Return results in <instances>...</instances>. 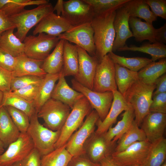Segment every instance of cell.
Here are the masks:
<instances>
[{
  "mask_svg": "<svg viewBox=\"0 0 166 166\" xmlns=\"http://www.w3.org/2000/svg\"><path fill=\"white\" fill-rule=\"evenodd\" d=\"M145 1L156 17L166 19V0H145Z\"/></svg>",
  "mask_w": 166,
  "mask_h": 166,
  "instance_id": "f6af8a7d",
  "label": "cell"
},
{
  "mask_svg": "<svg viewBox=\"0 0 166 166\" xmlns=\"http://www.w3.org/2000/svg\"><path fill=\"white\" fill-rule=\"evenodd\" d=\"M12 77V72L0 66V90L4 93L10 91V84Z\"/></svg>",
  "mask_w": 166,
  "mask_h": 166,
  "instance_id": "7dc6e473",
  "label": "cell"
},
{
  "mask_svg": "<svg viewBox=\"0 0 166 166\" xmlns=\"http://www.w3.org/2000/svg\"><path fill=\"white\" fill-rule=\"evenodd\" d=\"M92 7L95 15L116 11L129 0H83Z\"/></svg>",
  "mask_w": 166,
  "mask_h": 166,
  "instance_id": "f35d334b",
  "label": "cell"
},
{
  "mask_svg": "<svg viewBox=\"0 0 166 166\" xmlns=\"http://www.w3.org/2000/svg\"><path fill=\"white\" fill-rule=\"evenodd\" d=\"M113 92V100L107 115L103 121L99 119L97 122V127L95 132L97 134L106 132L116 122L117 117L121 112L132 108L118 90Z\"/></svg>",
  "mask_w": 166,
  "mask_h": 166,
  "instance_id": "d6986e66",
  "label": "cell"
},
{
  "mask_svg": "<svg viewBox=\"0 0 166 166\" xmlns=\"http://www.w3.org/2000/svg\"><path fill=\"white\" fill-rule=\"evenodd\" d=\"M73 26L65 18L53 12L45 16L38 24L33 31V35L44 33L57 37Z\"/></svg>",
  "mask_w": 166,
  "mask_h": 166,
  "instance_id": "ac0fdd59",
  "label": "cell"
},
{
  "mask_svg": "<svg viewBox=\"0 0 166 166\" xmlns=\"http://www.w3.org/2000/svg\"><path fill=\"white\" fill-rule=\"evenodd\" d=\"M116 14V11H113L95 15L91 22L94 31L95 57L99 62L104 56L112 51L116 35L113 25Z\"/></svg>",
  "mask_w": 166,
  "mask_h": 166,
  "instance_id": "6da1fadb",
  "label": "cell"
},
{
  "mask_svg": "<svg viewBox=\"0 0 166 166\" xmlns=\"http://www.w3.org/2000/svg\"><path fill=\"white\" fill-rule=\"evenodd\" d=\"M130 15L123 6L116 10L113 25L116 35L112 52H115L126 45L127 40L133 37L129 24Z\"/></svg>",
  "mask_w": 166,
  "mask_h": 166,
  "instance_id": "ffe728a7",
  "label": "cell"
},
{
  "mask_svg": "<svg viewBox=\"0 0 166 166\" xmlns=\"http://www.w3.org/2000/svg\"><path fill=\"white\" fill-rule=\"evenodd\" d=\"M4 144L0 139V155L4 152Z\"/></svg>",
  "mask_w": 166,
  "mask_h": 166,
  "instance_id": "6f0895ef",
  "label": "cell"
},
{
  "mask_svg": "<svg viewBox=\"0 0 166 166\" xmlns=\"http://www.w3.org/2000/svg\"><path fill=\"white\" fill-rule=\"evenodd\" d=\"M100 163L103 164L105 166H118L112 160L110 156L102 160Z\"/></svg>",
  "mask_w": 166,
  "mask_h": 166,
  "instance_id": "11a10c76",
  "label": "cell"
},
{
  "mask_svg": "<svg viewBox=\"0 0 166 166\" xmlns=\"http://www.w3.org/2000/svg\"><path fill=\"white\" fill-rule=\"evenodd\" d=\"M43 78L32 75L13 77L10 84V91H14L30 85L40 83L43 81Z\"/></svg>",
  "mask_w": 166,
  "mask_h": 166,
  "instance_id": "60d3db41",
  "label": "cell"
},
{
  "mask_svg": "<svg viewBox=\"0 0 166 166\" xmlns=\"http://www.w3.org/2000/svg\"><path fill=\"white\" fill-rule=\"evenodd\" d=\"M41 156L34 148L21 161L22 166H41Z\"/></svg>",
  "mask_w": 166,
  "mask_h": 166,
  "instance_id": "681fc988",
  "label": "cell"
},
{
  "mask_svg": "<svg viewBox=\"0 0 166 166\" xmlns=\"http://www.w3.org/2000/svg\"><path fill=\"white\" fill-rule=\"evenodd\" d=\"M147 140L152 143L163 137L166 127V113L150 112L140 125Z\"/></svg>",
  "mask_w": 166,
  "mask_h": 166,
  "instance_id": "e0dca14e",
  "label": "cell"
},
{
  "mask_svg": "<svg viewBox=\"0 0 166 166\" xmlns=\"http://www.w3.org/2000/svg\"><path fill=\"white\" fill-rule=\"evenodd\" d=\"M117 144L113 140L108 141L105 133L99 134L95 131L85 144L84 154L93 162L100 163L114 152Z\"/></svg>",
  "mask_w": 166,
  "mask_h": 166,
  "instance_id": "5bb4252c",
  "label": "cell"
},
{
  "mask_svg": "<svg viewBox=\"0 0 166 166\" xmlns=\"http://www.w3.org/2000/svg\"><path fill=\"white\" fill-rule=\"evenodd\" d=\"M73 156L66 149V144L41 157V166H67Z\"/></svg>",
  "mask_w": 166,
  "mask_h": 166,
  "instance_id": "836d02e7",
  "label": "cell"
},
{
  "mask_svg": "<svg viewBox=\"0 0 166 166\" xmlns=\"http://www.w3.org/2000/svg\"><path fill=\"white\" fill-rule=\"evenodd\" d=\"M151 145L147 140L137 141L121 152H114L110 157L118 166L145 165Z\"/></svg>",
  "mask_w": 166,
  "mask_h": 166,
  "instance_id": "ba28073f",
  "label": "cell"
},
{
  "mask_svg": "<svg viewBox=\"0 0 166 166\" xmlns=\"http://www.w3.org/2000/svg\"><path fill=\"white\" fill-rule=\"evenodd\" d=\"M53 12V6L49 2L39 5L32 9H24L19 13L9 17L17 29L14 34L22 42L31 29L45 16Z\"/></svg>",
  "mask_w": 166,
  "mask_h": 166,
  "instance_id": "277c9868",
  "label": "cell"
},
{
  "mask_svg": "<svg viewBox=\"0 0 166 166\" xmlns=\"http://www.w3.org/2000/svg\"><path fill=\"white\" fill-rule=\"evenodd\" d=\"M34 148L33 141L27 133H21L0 155V166H11L23 160Z\"/></svg>",
  "mask_w": 166,
  "mask_h": 166,
  "instance_id": "4fadbf2b",
  "label": "cell"
},
{
  "mask_svg": "<svg viewBox=\"0 0 166 166\" xmlns=\"http://www.w3.org/2000/svg\"><path fill=\"white\" fill-rule=\"evenodd\" d=\"M156 90L153 92V95L159 93L166 92V74H164L155 81Z\"/></svg>",
  "mask_w": 166,
  "mask_h": 166,
  "instance_id": "816d5d0a",
  "label": "cell"
},
{
  "mask_svg": "<svg viewBox=\"0 0 166 166\" xmlns=\"http://www.w3.org/2000/svg\"><path fill=\"white\" fill-rule=\"evenodd\" d=\"M17 57L13 56L0 47V66L12 72L14 69Z\"/></svg>",
  "mask_w": 166,
  "mask_h": 166,
  "instance_id": "bcb514c9",
  "label": "cell"
},
{
  "mask_svg": "<svg viewBox=\"0 0 166 166\" xmlns=\"http://www.w3.org/2000/svg\"><path fill=\"white\" fill-rule=\"evenodd\" d=\"M43 60H36L24 55L17 57L13 77L32 75L44 77L47 74L42 68Z\"/></svg>",
  "mask_w": 166,
  "mask_h": 166,
  "instance_id": "7402d4cb",
  "label": "cell"
},
{
  "mask_svg": "<svg viewBox=\"0 0 166 166\" xmlns=\"http://www.w3.org/2000/svg\"><path fill=\"white\" fill-rule=\"evenodd\" d=\"M21 132L13 122L6 107H0V139L5 148L16 140Z\"/></svg>",
  "mask_w": 166,
  "mask_h": 166,
  "instance_id": "603a6c76",
  "label": "cell"
},
{
  "mask_svg": "<svg viewBox=\"0 0 166 166\" xmlns=\"http://www.w3.org/2000/svg\"><path fill=\"white\" fill-rule=\"evenodd\" d=\"M92 108L84 96L75 103L61 130L59 137L55 144V149L67 143L71 136L82 125L85 117L90 113Z\"/></svg>",
  "mask_w": 166,
  "mask_h": 166,
  "instance_id": "5b68a950",
  "label": "cell"
},
{
  "mask_svg": "<svg viewBox=\"0 0 166 166\" xmlns=\"http://www.w3.org/2000/svg\"><path fill=\"white\" fill-rule=\"evenodd\" d=\"M108 54L114 64H117L131 71L138 72L152 62L151 59L136 57H127L117 55L111 51Z\"/></svg>",
  "mask_w": 166,
  "mask_h": 166,
  "instance_id": "d590c367",
  "label": "cell"
},
{
  "mask_svg": "<svg viewBox=\"0 0 166 166\" xmlns=\"http://www.w3.org/2000/svg\"><path fill=\"white\" fill-rule=\"evenodd\" d=\"M42 82L39 83L30 85L14 91L10 92L13 94L21 97L27 101H33L37 94Z\"/></svg>",
  "mask_w": 166,
  "mask_h": 166,
  "instance_id": "b9f144b4",
  "label": "cell"
},
{
  "mask_svg": "<svg viewBox=\"0 0 166 166\" xmlns=\"http://www.w3.org/2000/svg\"><path fill=\"white\" fill-rule=\"evenodd\" d=\"M123 6L130 17L143 19L151 25L157 20V17L150 10L145 0H129Z\"/></svg>",
  "mask_w": 166,
  "mask_h": 166,
  "instance_id": "4dcf8cb0",
  "label": "cell"
},
{
  "mask_svg": "<svg viewBox=\"0 0 166 166\" xmlns=\"http://www.w3.org/2000/svg\"><path fill=\"white\" fill-rule=\"evenodd\" d=\"M64 10L61 16L73 26L91 22L95 15L91 6L83 0L64 1Z\"/></svg>",
  "mask_w": 166,
  "mask_h": 166,
  "instance_id": "9a60e30c",
  "label": "cell"
},
{
  "mask_svg": "<svg viewBox=\"0 0 166 166\" xmlns=\"http://www.w3.org/2000/svg\"><path fill=\"white\" fill-rule=\"evenodd\" d=\"M135 119V114L132 108L124 111L122 119L113 127H110L105 133V137L108 141L113 140L117 142L129 129Z\"/></svg>",
  "mask_w": 166,
  "mask_h": 166,
  "instance_id": "83f0119b",
  "label": "cell"
},
{
  "mask_svg": "<svg viewBox=\"0 0 166 166\" xmlns=\"http://www.w3.org/2000/svg\"><path fill=\"white\" fill-rule=\"evenodd\" d=\"M71 108L62 102L51 98L42 106L37 113L42 119L45 126L53 131L61 130L70 112Z\"/></svg>",
  "mask_w": 166,
  "mask_h": 166,
  "instance_id": "8992f818",
  "label": "cell"
},
{
  "mask_svg": "<svg viewBox=\"0 0 166 166\" xmlns=\"http://www.w3.org/2000/svg\"><path fill=\"white\" fill-rule=\"evenodd\" d=\"M117 51H138L148 54L151 56L152 61L166 57V45L157 42L145 43L139 47L134 45L128 46L126 45Z\"/></svg>",
  "mask_w": 166,
  "mask_h": 166,
  "instance_id": "1f68e13d",
  "label": "cell"
},
{
  "mask_svg": "<svg viewBox=\"0 0 166 166\" xmlns=\"http://www.w3.org/2000/svg\"></svg>",
  "mask_w": 166,
  "mask_h": 166,
  "instance_id": "e7e4bbea",
  "label": "cell"
},
{
  "mask_svg": "<svg viewBox=\"0 0 166 166\" xmlns=\"http://www.w3.org/2000/svg\"><path fill=\"white\" fill-rule=\"evenodd\" d=\"M63 61L62 73L64 76L76 77L79 67L77 46L66 40L64 42Z\"/></svg>",
  "mask_w": 166,
  "mask_h": 166,
  "instance_id": "cb8c5ba5",
  "label": "cell"
},
{
  "mask_svg": "<svg viewBox=\"0 0 166 166\" xmlns=\"http://www.w3.org/2000/svg\"><path fill=\"white\" fill-rule=\"evenodd\" d=\"M99 119L95 110L91 111L78 129L70 137L66 143V149L73 156L84 154L85 144L95 131V125Z\"/></svg>",
  "mask_w": 166,
  "mask_h": 166,
  "instance_id": "52a82bcc",
  "label": "cell"
},
{
  "mask_svg": "<svg viewBox=\"0 0 166 166\" xmlns=\"http://www.w3.org/2000/svg\"><path fill=\"white\" fill-rule=\"evenodd\" d=\"M37 113L30 119L26 133L31 138L35 148L41 157L55 149V144L59 137L61 130L53 131L42 124L38 120Z\"/></svg>",
  "mask_w": 166,
  "mask_h": 166,
  "instance_id": "3957f363",
  "label": "cell"
},
{
  "mask_svg": "<svg viewBox=\"0 0 166 166\" xmlns=\"http://www.w3.org/2000/svg\"><path fill=\"white\" fill-rule=\"evenodd\" d=\"M73 88L82 93L88 100L92 108L97 113L99 119L103 121L107 115L113 99V92H98L84 86L74 79L71 81Z\"/></svg>",
  "mask_w": 166,
  "mask_h": 166,
  "instance_id": "8fae6325",
  "label": "cell"
},
{
  "mask_svg": "<svg viewBox=\"0 0 166 166\" xmlns=\"http://www.w3.org/2000/svg\"><path fill=\"white\" fill-rule=\"evenodd\" d=\"M10 1L11 0H0V10Z\"/></svg>",
  "mask_w": 166,
  "mask_h": 166,
  "instance_id": "9f6ffc18",
  "label": "cell"
},
{
  "mask_svg": "<svg viewBox=\"0 0 166 166\" xmlns=\"http://www.w3.org/2000/svg\"><path fill=\"white\" fill-rule=\"evenodd\" d=\"M59 40L58 37L44 33L26 36L23 41L25 54L30 58L44 60Z\"/></svg>",
  "mask_w": 166,
  "mask_h": 166,
  "instance_id": "9c48e42d",
  "label": "cell"
},
{
  "mask_svg": "<svg viewBox=\"0 0 166 166\" xmlns=\"http://www.w3.org/2000/svg\"><path fill=\"white\" fill-rule=\"evenodd\" d=\"M11 166H22L21 161H19V162H16L14 164Z\"/></svg>",
  "mask_w": 166,
  "mask_h": 166,
  "instance_id": "91938a15",
  "label": "cell"
},
{
  "mask_svg": "<svg viewBox=\"0 0 166 166\" xmlns=\"http://www.w3.org/2000/svg\"><path fill=\"white\" fill-rule=\"evenodd\" d=\"M100 166V163L93 162L85 154L73 156L67 165V166Z\"/></svg>",
  "mask_w": 166,
  "mask_h": 166,
  "instance_id": "c3c4849f",
  "label": "cell"
},
{
  "mask_svg": "<svg viewBox=\"0 0 166 166\" xmlns=\"http://www.w3.org/2000/svg\"><path fill=\"white\" fill-rule=\"evenodd\" d=\"M166 139L164 137L151 143L145 166H161L165 161Z\"/></svg>",
  "mask_w": 166,
  "mask_h": 166,
  "instance_id": "8d00e7d4",
  "label": "cell"
},
{
  "mask_svg": "<svg viewBox=\"0 0 166 166\" xmlns=\"http://www.w3.org/2000/svg\"><path fill=\"white\" fill-rule=\"evenodd\" d=\"M149 111L166 113V92L152 96Z\"/></svg>",
  "mask_w": 166,
  "mask_h": 166,
  "instance_id": "ee69618b",
  "label": "cell"
},
{
  "mask_svg": "<svg viewBox=\"0 0 166 166\" xmlns=\"http://www.w3.org/2000/svg\"><path fill=\"white\" fill-rule=\"evenodd\" d=\"M29 0H11L1 10L10 17L21 12L28 6Z\"/></svg>",
  "mask_w": 166,
  "mask_h": 166,
  "instance_id": "7bdbcfd3",
  "label": "cell"
},
{
  "mask_svg": "<svg viewBox=\"0 0 166 166\" xmlns=\"http://www.w3.org/2000/svg\"><path fill=\"white\" fill-rule=\"evenodd\" d=\"M64 1L62 0H58L55 6L53 7V11L56 10L57 15L61 16L64 10Z\"/></svg>",
  "mask_w": 166,
  "mask_h": 166,
  "instance_id": "db71d44e",
  "label": "cell"
},
{
  "mask_svg": "<svg viewBox=\"0 0 166 166\" xmlns=\"http://www.w3.org/2000/svg\"><path fill=\"white\" fill-rule=\"evenodd\" d=\"M115 79L114 64L108 54L98 62L94 76L93 90L103 93L117 90Z\"/></svg>",
  "mask_w": 166,
  "mask_h": 166,
  "instance_id": "7c38bea8",
  "label": "cell"
},
{
  "mask_svg": "<svg viewBox=\"0 0 166 166\" xmlns=\"http://www.w3.org/2000/svg\"><path fill=\"white\" fill-rule=\"evenodd\" d=\"M145 166V165H140V166Z\"/></svg>",
  "mask_w": 166,
  "mask_h": 166,
  "instance_id": "be15d7a7",
  "label": "cell"
},
{
  "mask_svg": "<svg viewBox=\"0 0 166 166\" xmlns=\"http://www.w3.org/2000/svg\"><path fill=\"white\" fill-rule=\"evenodd\" d=\"M156 87L155 82L147 84L138 79L130 87L123 96L133 109L134 121L139 127L150 112L153 93Z\"/></svg>",
  "mask_w": 166,
  "mask_h": 166,
  "instance_id": "7a4b0ae2",
  "label": "cell"
},
{
  "mask_svg": "<svg viewBox=\"0 0 166 166\" xmlns=\"http://www.w3.org/2000/svg\"><path fill=\"white\" fill-rule=\"evenodd\" d=\"M129 24L132 31L133 37L137 42L148 40L150 43L156 42L155 38V29L152 25L142 22L138 18L130 17Z\"/></svg>",
  "mask_w": 166,
  "mask_h": 166,
  "instance_id": "4316f807",
  "label": "cell"
},
{
  "mask_svg": "<svg viewBox=\"0 0 166 166\" xmlns=\"http://www.w3.org/2000/svg\"><path fill=\"white\" fill-rule=\"evenodd\" d=\"M16 28L15 24L10 17L2 10H0V36L4 31L11 29Z\"/></svg>",
  "mask_w": 166,
  "mask_h": 166,
  "instance_id": "f907efd6",
  "label": "cell"
},
{
  "mask_svg": "<svg viewBox=\"0 0 166 166\" xmlns=\"http://www.w3.org/2000/svg\"><path fill=\"white\" fill-rule=\"evenodd\" d=\"M93 35L91 22H88L73 26L57 37L60 40L75 43L85 50L90 56L95 57L96 48Z\"/></svg>",
  "mask_w": 166,
  "mask_h": 166,
  "instance_id": "30bf717a",
  "label": "cell"
},
{
  "mask_svg": "<svg viewBox=\"0 0 166 166\" xmlns=\"http://www.w3.org/2000/svg\"><path fill=\"white\" fill-rule=\"evenodd\" d=\"M101 164V166H105V165H103V164Z\"/></svg>",
  "mask_w": 166,
  "mask_h": 166,
  "instance_id": "6125c7cd",
  "label": "cell"
},
{
  "mask_svg": "<svg viewBox=\"0 0 166 166\" xmlns=\"http://www.w3.org/2000/svg\"><path fill=\"white\" fill-rule=\"evenodd\" d=\"M9 106L25 113L30 119L36 113L33 101H27L12 93L11 92L4 93L2 106Z\"/></svg>",
  "mask_w": 166,
  "mask_h": 166,
  "instance_id": "74e56055",
  "label": "cell"
},
{
  "mask_svg": "<svg viewBox=\"0 0 166 166\" xmlns=\"http://www.w3.org/2000/svg\"><path fill=\"white\" fill-rule=\"evenodd\" d=\"M161 166H166V161L161 165Z\"/></svg>",
  "mask_w": 166,
  "mask_h": 166,
  "instance_id": "94428289",
  "label": "cell"
},
{
  "mask_svg": "<svg viewBox=\"0 0 166 166\" xmlns=\"http://www.w3.org/2000/svg\"><path fill=\"white\" fill-rule=\"evenodd\" d=\"M62 71L55 74L47 73L44 77L37 94L33 101L34 106L37 113L44 104L51 98L55 83L58 80Z\"/></svg>",
  "mask_w": 166,
  "mask_h": 166,
  "instance_id": "d4e9b609",
  "label": "cell"
},
{
  "mask_svg": "<svg viewBox=\"0 0 166 166\" xmlns=\"http://www.w3.org/2000/svg\"><path fill=\"white\" fill-rule=\"evenodd\" d=\"M166 59L152 61L137 72L138 79L144 83H154L160 76L166 73Z\"/></svg>",
  "mask_w": 166,
  "mask_h": 166,
  "instance_id": "f546056e",
  "label": "cell"
},
{
  "mask_svg": "<svg viewBox=\"0 0 166 166\" xmlns=\"http://www.w3.org/2000/svg\"><path fill=\"white\" fill-rule=\"evenodd\" d=\"M77 49L78 71L74 79L84 86L93 90L94 76L99 61L95 57L90 56L84 49L78 46Z\"/></svg>",
  "mask_w": 166,
  "mask_h": 166,
  "instance_id": "2e32d148",
  "label": "cell"
},
{
  "mask_svg": "<svg viewBox=\"0 0 166 166\" xmlns=\"http://www.w3.org/2000/svg\"><path fill=\"white\" fill-rule=\"evenodd\" d=\"M14 29L7 30L0 36V47L13 56L17 57L25 55L24 44L14 34Z\"/></svg>",
  "mask_w": 166,
  "mask_h": 166,
  "instance_id": "f1b7e54d",
  "label": "cell"
},
{
  "mask_svg": "<svg viewBox=\"0 0 166 166\" xmlns=\"http://www.w3.org/2000/svg\"><path fill=\"white\" fill-rule=\"evenodd\" d=\"M64 42L60 40L53 52L43 60L42 68L46 73L55 74L62 71Z\"/></svg>",
  "mask_w": 166,
  "mask_h": 166,
  "instance_id": "484cf974",
  "label": "cell"
},
{
  "mask_svg": "<svg viewBox=\"0 0 166 166\" xmlns=\"http://www.w3.org/2000/svg\"><path fill=\"white\" fill-rule=\"evenodd\" d=\"M4 97V93L0 90V107L2 106Z\"/></svg>",
  "mask_w": 166,
  "mask_h": 166,
  "instance_id": "680465c9",
  "label": "cell"
},
{
  "mask_svg": "<svg viewBox=\"0 0 166 166\" xmlns=\"http://www.w3.org/2000/svg\"><path fill=\"white\" fill-rule=\"evenodd\" d=\"M6 107L13 122L21 133H26L30 124V119L24 112L13 107Z\"/></svg>",
  "mask_w": 166,
  "mask_h": 166,
  "instance_id": "ab89813d",
  "label": "cell"
},
{
  "mask_svg": "<svg viewBox=\"0 0 166 166\" xmlns=\"http://www.w3.org/2000/svg\"><path fill=\"white\" fill-rule=\"evenodd\" d=\"M84 96L82 93L69 85L62 71L58 82L55 85L51 98L62 102L72 109L75 103Z\"/></svg>",
  "mask_w": 166,
  "mask_h": 166,
  "instance_id": "44dd1931",
  "label": "cell"
},
{
  "mask_svg": "<svg viewBox=\"0 0 166 166\" xmlns=\"http://www.w3.org/2000/svg\"><path fill=\"white\" fill-rule=\"evenodd\" d=\"M139 127L134 121L128 130L118 140L114 152H121L136 142L146 140L144 131Z\"/></svg>",
  "mask_w": 166,
  "mask_h": 166,
  "instance_id": "e575fe53",
  "label": "cell"
},
{
  "mask_svg": "<svg viewBox=\"0 0 166 166\" xmlns=\"http://www.w3.org/2000/svg\"><path fill=\"white\" fill-rule=\"evenodd\" d=\"M115 79L118 91L124 96L126 92L138 80L137 72L131 71L117 64H114Z\"/></svg>",
  "mask_w": 166,
  "mask_h": 166,
  "instance_id": "d6a6232c",
  "label": "cell"
},
{
  "mask_svg": "<svg viewBox=\"0 0 166 166\" xmlns=\"http://www.w3.org/2000/svg\"><path fill=\"white\" fill-rule=\"evenodd\" d=\"M155 38L156 42L166 43V23L158 29H155Z\"/></svg>",
  "mask_w": 166,
  "mask_h": 166,
  "instance_id": "f5cc1de1",
  "label": "cell"
}]
</instances>
